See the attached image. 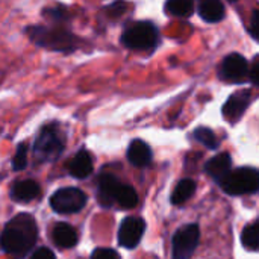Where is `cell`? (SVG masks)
<instances>
[{
	"mask_svg": "<svg viewBox=\"0 0 259 259\" xmlns=\"http://www.w3.org/2000/svg\"><path fill=\"white\" fill-rule=\"evenodd\" d=\"M193 3L188 0H170L165 3V12L173 17H188L193 12Z\"/></svg>",
	"mask_w": 259,
	"mask_h": 259,
	"instance_id": "ffe728a7",
	"label": "cell"
},
{
	"mask_svg": "<svg viewBox=\"0 0 259 259\" xmlns=\"http://www.w3.org/2000/svg\"><path fill=\"white\" fill-rule=\"evenodd\" d=\"M38 238V228L30 214L15 215L3 229L2 249L12 259H23Z\"/></svg>",
	"mask_w": 259,
	"mask_h": 259,
	"instance_id": "6da1fadb",
	"label": "cell"
},
{
	"mask_svg": "<svg viewBox=\"0 0 259 259\" xmlns=\"http://www.w3.org/2000/svg\"><path fill=\"white\" fill-rule=\"evenodd\" d=\"M91 259H121L120 255L112 250V249H105V247H100V249H96L91 255Z\"/></svg>",
	"mask_w": 259,
	"mask_h": 259,
	"instance_id": "d4e9b609",
	"label": "cell"
},
{
	"mask_svg": "<svg viewBox=\"0 0 259 259\" xmlns=\"http://www.w3.org/2000/svg\"><path fill=\"white\" fill-rule=\"evenodd\" d=\"M241 243L246 249L249 250H256L259 249V223L247 225L241 234Z\"/></svg>",
	"mask_w": 259,
	"mask_h": 259,
	"instance_id": "44dd1931",
	"label": "cell"
},
{
	"mask_svg": "<svg viewBox=\"0 0 259 259\" xmlns=\"http://www.w3.org/2000/svg\"><path fill=\"white\" fill-rule=\"evenodd\" d=\"M87 205V196L74 187L61 188L50 197V206L58 214H74Z\"/></svg>",
	"mask_w": 259,
	"mask_h": 259,
	"instance_id": "8992f818",
	"label": "cell"
},
{
	"mask_svg": "<svg viewBox=\"0 0 259 259\" xmlns=\"http://www.w3.org/2000/svg\"><path fill=\"white\" fill-rule=\"evenodd\" d=\"M127 159L135 167H146L152 161V150L143 140H134L127 149Z\"/></svg>",
	"mask_w": 259,
	"mask_h": 259,
	"instance_id": "2e32d148",
	"label": "cell"
},
{
	"mask_svg": "<svg viewBox=\"0 0 259 259\" xmlns=\"http://www.w3.org/2000/svg\"><path fill=\"white\" fill-rule=\"evenodd\" d=\"M250 30L253 33V36L259 39V9L253 11V15H252V21H250Z\"/></svg>",
	"mask_w": 259,
	"mask_h": 259,
	"instance_id": "4316f807",
	"label": "cell"
},
{
	"mask_svg": "<svg viewBox=\"0 0 259 259\" xmlns=\"http://www.w3.org/2000/svg\"><path fill=\"white\" fill-rule=\"evenodd\" d=\"M194 193H196V182L193 179H182L176 185V188L171 194V203L182 205L187 200H190Z\"/></svg>",
	"mask_w": 259,
	"mask_h": 259,
	"instance_id": "ac0fdd59",
	"label": "cell"
},
{
	"mask_svg": "<svg viewBox=\"0 0 259 259\" xmlns=\"http://www.w3.org/2000/svg\"><path fill=\"white\" fill-rule=\"evenodd\" d=\"M193 137H194L196 141H199L200 144H203L205 147H208L211 150L217 149V146H219V141H217L214 132L211 129H208V127H197L193 132Z\"/></svg>",
	"mask_w": 259,
	"mask_h": 259,
	"instance_id": "7402d4cb",
	"label": "cell"
},
{
	"mask_svg": "<svg viewBox=\"0 0 259 259\" xmlns=\"http://www.w3.org/2000/svg\"><path fill=\"white\" fill-rule=\"evenodd\" d=\"M200 240V231L197 225H187L178 229V232L173 235L171 250L173 259H188L194 250L197 249Z\"/></svg>",
	"mask_w": 259,
	"mask_h": 259,
	"instance_id": "52a82bcc",
	"label": "cell"
},
{
	"mask_svg": "<svg viewBox=\"0 0 259 259\" xmlns=\"http://www.w3.org/2000/svg\"><path fill=\"white\" fill-rule=\"evenodd\" d=\"M250 103V91H240L232 94L223 106V115L229 123H237L246 112Z\"/></svg>",
	"mask_w": 259,
	"mask_h": 259,
	"instance_id": "30bf717a",
	"label": "cell"
},
{
	"mask_svg": "<svg viewBox=\"0 0 259 259\" xmlns=\"http://www.w3.org/2000/svg\"><path fill=\"white\" fill-rule=\"evenodd\" d=\"M65 146V135L56 124L44 126L33 144V153L41 162H52L61 156Z\"/></svg>",
	"mask_w": 259,
	"mask_h": 259,
	"instance_id": "7a4b0ae2",
	"label": "cell"
},
{
	"mask_svg": "<svg viewBox=\"0 0 259 259\" xmlns=\"http://www.w3.org/2000/svg\"><path fill=\"white\" fill-rule=\"evenodd\" d=\"M158 29L150 21H135L129 24L123 35L121 42L132 50H149L158 42Z\"/></svg>",
	"mask_w": 259,
	"mask_h": 259,
	"instance_id": "277c9868",
	"label": "cell"
},
{
	"mask_svg": "<svg viewBox=\"0 0 259 259\" xmlns=\"http://www.w3.org/2000/svg\"><path fill=\"white\" fill-rule=\"evenodd\" d=\"M29 259H56V256L49 247H38L36 250L32 252Z\"/></svg>",
	"mask_w": 259,
	"mask_h": 259,
	"instance_id": "484cf974",
	"label": "cell"
},
{
	"mask_svg": "<svg viewBox=\"0 0 259 259\" xmlns=\"http://www.w3.org/2000/svg\"><path fill=\"white\" fill-rule=\"evenodd\" d=\"M115 203L121 209H132L138 205V194L131 185L121 184V187L117 193V197H115Z\"/></svg>",
	"mask_w": 259,
	"mask_h": 259,
	"instance_id": "d6986e66",
	"label": "cell"
},
{
	"mask_svg": "<svg viewBox=\"0 0 259 259\" xmlns=\"http://www.w3.org/2000/svg\"><path fill=\"white\" fill-rule=\"evenodd\" d=\"M220 76L231 82L244 80L247 76H250V70L246 58L241 56L240 53H231L229 56H226L220 68Z\"/></svg>",
	"mask_w": 259,
	"mask_h": 259,
	"instance_id": "9c48e42d",
	"label": "cell"
},
{
	"mask_svg": "<svg viewBox=\"0 0 259 259\" xmlns=\"http://www.w3.org/2000/svg\"><path fill=\"white\" fill-rule=\"evenodd\" d=\"M121 184L118 182V179L112 175L103 173L99 178V202L102 203V206L109 208L111 205L115 203V197L117 193L120 190Z\"/></svg>",
	"mask_w": 259,
	"mask_h": 259,
	"instance_id": "8fae6325",
	"label": "cell"
},
{
	"mask_svg": "<svg viewBox=\"0 0 259 259\" xmlns=\"http://www.w3.org/2000/svg\"><path fill=\"white\" fill-rule=\"evenodd\" d=\"M258 223H259V220H258Z\"/></svg>",
	"mask_w": 259,
	"mask_h": 259,
	"instance_id": "f546056e",
	"label": "cell"
},
{
	"mask_svg": "<svg viewBox=\"0 0 259 259\" xmlns=\"http://www.w3.org/2000/svg\"><path fill=\"white\" fill-rule=\"evenodd\" d=\"M124 9H126V5H124V3H120V2H118V3H112V5L108 8V11H109L108 14H109V15H121V14L124 12Z\"/></svg>",
	"mask_w": 259,
	"mask_h": 259,
	"instance_id": "83f0119b",
	"label": "cell"
},
{
	"mask_svg": "<svg viewBox=\"0 0 259 259\" xmlns=\"http://www.w3.org/2000/svg\"><path fill=\"white\" fill-rule=\"evenodd\" d=\"M250 80L259 87V58H256V61L253 62L250 68Z\"/></svg>",
	"mask_w": 259,
	"mask_h": 259,
	"instance_id": "f1b7e54d",
	"label": "cell"
},
{
	"mask_svg": "<svg viewBox=\"0 0 259 259\" xmlns=\"http://www.w3.org/2000/svg\"><path fill=\"white\" fill-rule=\"evenodd\" d=\"M46 15L53 18L55 21H62L65 18H68V11L64 6H55V8H49L46 9Z\"/></svg>",
	"mask_w": 259,
	"mask_h": 259,
	"instance_id": "cb8c5ba5",
	"label": "cell"
},
{
	"mask_svg": "<svg viewBox=\"0 0 259 259\" xmlns=\"http://www.w3.org/2000/svg\"><path fill=\"white\" fill-rule=\"evenodd\" d=\"M27 165V144L26 143H21L18 144L15 153H14V158H12V168L15 171H21L24 170Z\"/></svg>",
	"mask_w": 259,
	"mask_h": 259,
	"instance_id": "603a6c76",
	"label": "cell"
},
{
	"mask_svg": "<svg viewBox=\"0 0 259 259\" xmlns=\"http://www.w3.org/2000/svg\"><path fill=\"white\" fill-rule=\"evenodd\" d=\"M41 193V188L38 185V182L32 181V179H26V181H18L12 185L11 188V196L14 200L17 202H32L35 200Z\"/></svg>",
	"mask_w": 259,
	"mask_h": 259,
	"instance_id": "5bb4252c",
	"label": "cell"
},
{
	"mask_svg": "<svg viewBox=\"0 0 259 259\" xmlns=\"http://www.w3.org/2000/svg\"><path fill=\"white\" fill-rule=\"evenodd\" d=\"M30 39H33L41 47H49L52 50H74V35L61 27H44L33 26L27 29Z\"/></svg>",
	"mask_w": 259,
	"mask_h": 259,
	"instance_id": "5b68a950",
	"label": "cell"
},
{
	"mask_svg": "<svg viewBox=\"0 0 259 259\" xmlns=\"http://www.w3.org/2000/svg\"><path fill=\"white\" fill-rule=\"evenodd\" d=\"M199 15L208 23H219L225 18V5L219 0H203L199 3Z\"/></svg>",
	"mask_w": 259,
	"mask_h": 259,
	"instance_id": "e0dca14e",
	"label": "cell"
},
{
	"mask_svg": "<svg viewBox=\"0 0 259 259\" xmlns=\"http://www.w3.org/2000/svg\"><path fill=\"white\" fill-rule=\"evenodd\" d=\"M146 231V223L140 217H127L118 229V244L126 249H134L141 241Z\"/></svg>",
	"mask_w": 259,
	"mask_h": 259,
	"instance_id": "ba28073f",
	"label": "cell"
},
{
	"mask_svg": "<svg viewBox=\"0 0 259 259\" xmlns=\"http://www.w3.org/2000/svg\"><path fill=\"white\" fill-rule=\"evenodd\" d=\"M231 167H232V158H231L229 153L223 152V153H219V155H215L214 158H211V159L206 162L205 170H206V173H208L212 179H215V181L220 184V182L232 171Z\"/></svg>",
	"mask_w": 259,
	"mask_h": 259,
	"instance_id": "7c38bea8",
	"label": "cell"
},
{
	"mask_svg": "<svg viewBox=\"0 0 259 259\" xmlns=\"http://www.w3.org/2000/svg\"><path fill=\"white\" fill-rule=\"evenodd\" d=\"M52 240L59 249H71L77 244V232L68 223H58L52 231Z\"/></svg>",
	"mask_w": 259,
	"mask_h": 259,
	"instance_id": "4fadbf2b",
	"label": "cell"
},
{
	"mask_svg": "<svg viewBox=\"0 0 259 259\" xmlns=\"http://www.w3.org/2000/svg\"><path fill=\"white\" fill-rule=\"evenodd\" d=\"M220 187L229 196L256 193L259 191V170L253 167L235 168L220 182Z\"/></svg>",
	"mask_w": 259,
	"mask_h": 259,
	"instance_id": "3957f363",
	"label": "cell"
},
{
	"mask_svg": "<svg viewBox=\"0 0 259 259\" xmlns=\"http://www.w3.org/2000/svg\"><path fill=\"white\" fill-rule=\"evenodd\" d=\"M70 175L76 179H85L93 173V158L88 150H79L70 162Z\"/></svg>",
	"mask_w": 259,
	"mask_h": 259,
	"instance_id": "9a60e30c",
	"label": "cell"
}]
</instances>
